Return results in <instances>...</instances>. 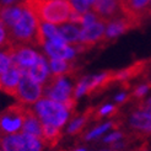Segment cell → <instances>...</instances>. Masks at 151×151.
Segmentation results:
<instances>
[{"mask_svg": "<svg viewBox=\"0 0 151 151\" xmlns=\"http://www.w3.org/2000/svg\"><path fill=\"white\" fill-rule=\"evenodd\" d=\"M106 24H103L102 21H96L92 25L82 27L81 29V37H80V42L84 46H86L88 49L92 48L96 43L102 42L104 40V35H106Z\"/></svg>", "mask_w": 151, "mask_h": 151, "instance_id": "9c48e42d", "label": "cell"}, {"mask_svg": "<svg viewBox=\"0 0 151 151\" xmlns=\"http://www.w3.org/2000/svg\"><path fill=\"white\" fill-rule=\"evenodd\" d=\"M16 0H1V5H10V4H14Z\"/></svg>", "mask_w": 151, "mask_h": 151, "instance_id": "4dcf8cb0", "label": "cell"}, {"mask_svg": "<svg viewBox=\"0 0 151 151\" xmlns=\"http://www.w3.org/2000/svg\"><path fill=\"white\" fill-rule=\"evenodd\" d=\"M26 112L27 106L19 102L0 113V139L6 135L19 134L22 132Z\"/></svg>", "mask_w": 151, "mask_h": 151, "instance_id": "277c9868", "label": "cell"}, {"mask_svg": "<svg viewBox=\"0 0 151 151\" xmlns=\"http://www.w3.org/2000/svg\"><path fill=\"white\" fill-rule=\"evenodd\" d=\"M95 112H96V108H93V107L87 108L81 116H79L78 118H75L70 123L69 128H68V133H69L70 135L80 134L82 130H84V128L86 127V124L93 118Z\"/></svg>", "mask_w": 151, "mask_h": 151, "instance_id": "e0dca14e", "label": "cell"}, {"mask_svg": "<svg viewBox=\"0 0 151 151\" xmlns=\"http://www.w3.org/2000/svg\"><path fill=\"white\" fill-rule=\"evenodd\" d=\"M43 49L49 59H62V60H71L75 57L74 47H69L68 44H58L52 41H47L43 46Z\"/></svg>", "mask_w": 151, "mask_h": 151, "instance_id": "7c38bea8", "label": "cell"}, {"mask_svg": "<svg viewBox=\"0 0 151 151\" xmlns=\"http://www.w3.org/2000/svg\"><path fill=\"white\" fill-rule=\"evenodd\" d=\"M118 1H119V6H120V5L125 4V3H127V0H118Z\"/></svg>", "mask_w": 151, "mask_h": 151, "instance_id": "1f68e13d", "label": "cell"}, {"mask_svg": "<svg viewBox=\"0 0 151 151\" xmlns=\"http://www.w3.org/2000/svg\"><path fill=\"white\" fill-rule=\"evenodd\" d=\"M3 151H25L24 144H22L21 133L6 135L1 139Z\"/></svg>", "mask_w": 151, "mask_h": 151, "instance_id": "ffe728a7", "label": "cell"}, {"mask_svg": "<svg viewBox=\"0 0 151 151\" xmlns=\"http://www.w3.org/2000/svg\"><path fill=\"white\" fill-rule=\"evenodd\" d=\"M21 138L25 151H42L43 142L40 138L28 133H21Z\"/></svg>", "mask_w": 151, "mask_h": 151, "instance_id": "44dd1931", "label": "cell"}, {"mask_svg": "<svg viewBox=\"0 0 151 151\" xmlns=\"http://www.w3.org/2000/svg\"><path fill=\"white\" fill-rule=\"evenodd\" d=\"M146 68V62H137L132 64L130 66L125 68V69H122L120 71H117L114 75V80L116 81H120V82H127L134 78L139 76V75L145 70Z\"/></svg>", "mask_w": 151, "mask_h": 151, "instance_id": "2e32d148", "label": "cell"}, {"mask_svg": "<svg viewBox=\"0 0 151 151\" xmlns=\"http://www.w3.org/2000/svg\"><path fill=\"white\" fill-rule=\"evenodd\" d=\"M35 111L42 123H49L58 128H62L69 118V111L65 108L63 103L53 101L47 97L36 103Z\"/></svg>", "mask_w": 151, "mask_h": 151, "instance_id": "3957f363", "label": "cell"}, {"mask_svg": "<svg viewBox=\"0 0 151 151\" xmlns=\"http://www.w3.org/2000/svg\"><path fill=\"white\" fill-rule=\"evenodd\" d=\"M49 66H50V73L55 75H70L71 73L76 71L71 63V60H62V59H50L49 60Z\"/></svg>", "mask_w": 151, "mask_h": 151, "instance_id": "ac0fdd59", "label": "cell"}, {"mask_svg": "<svg viewBox=\"0 0 151 151\" xmlns=\"http://www.w3.org/2000/svg\"><path fill=\"white\" fill-rule=\"evenodd\" d=\"M109 128H113V122H108V123H104L100 127H97L95 128L93 130L90 132L86 137H85V140H91V139H95L97 137H100L101 134H103L107 129H109Z\"/></svg>", "mask_w": 151, "mask_h": 151, "instance_id": "cb8c5ba5", "label": "cell"}, {"mask_svg": "<svg viewBox=\"0 0 151 151\" xmlns=\"http://www.w3.org/2000/svg\"><path fill=\"white\" fill-rule=\"evenodd\" d=\"M0 146H1V139H0Z\"/></svg>", "mask_w": 151, "mask_h": 151, "instance_id": "d590c367", "label": "cell"}, {"mask_svg": "<svg viewBox=\"0 0 151 151\" xmlns=\"http://www.w3.org/2000/svg\"><path fill=\"white\" fill-rule=\"evenodd\" d=\"M43 86V96L59 103H65L74 96V87L63 75L52 74L48 76Z\"/></svg>", "mask_w": 151, "mask_h": 151, "instance_id": "5b68a950", "label": "cell"}, {"mask_svg": "<svg viewBox=\"0 0 151 151\" xmlns=\"http://www.w3.org/2000/svg\"><path fill=\"white\" fill-rule=\"evenodd\" d=\"M62 139V130L60 128L49 124V123H42V142L43 145L48 147H55L58 142Z\"/></svg>", "mask_w": 151, "mask_h": 151, "instance_id": "9a60e30c", "label": "cell"}, {"mask_svg": "<svg viewBox=\"0 0 151 151\" xmlns=\"http://www.w3.org/2000/svg\"><path fill=\"white\" fill-rule=\"evenodd\" d=\"M149 132H151V127H150V130H149Z\"/></svg>", "mask_w": 151, "mask_h": 151, "instance_id": "8d00e7d4", "label": "cell"}, {"mask_svg": "<svg viewBox=\"0 0 151 151\" xmlns=\"http://www.w3.org/2000/svg\"><path fill=\"white\" fill-rule=\"evenodd\" d=\"M41 22L63 25L75 11L69 0H24Z\"/></svg>", "mask_w": 151, "mask_h": 151, "instance_id": "7a4b0ae2", "label": "cell"}, {"mask_svg": "<svg viewBox=\"0 0 151 151\" xmlns=\"http://www.w3.org/2000/svg\"><path fill=\"white\" fill-rule=\"evenodd\" d=\"M86 1H88V3H90V4H91V5H92V3H93V1H95V0H86Z\"/></svg>", "mask_w": 151, "mask_h": 151, "instance_id": "836d02e7", "label": "cell"}, {"mask_svg": "<svg viewBox=\"0 0 151 151\" xmlns=\"http://www.w3.org/2000/svg\"><path fill=\"white\" fill-rule=\"evenodd\" d=\"M149 88H150V84H145V85H141V86H139L137 90L134 91V93H133V96L135 97V99H141L142 96H144L147 91H149Z\"/></svg>", "mask_w": 151, "mask_h": 151, "instance_id": "4316f807", "label": "cell"}, {"mask_svg": "<svg viewBox=\"0 0 151 151\" xmlns=\"http://www.w3.org/2000/svg\"><path fill=\"white\" fill-rule=\"evenodd\" d=\"M125 99H128V95L120 93V95H118V96L116 97V101H117V102H123V101H125Z\"/></svg>", "mask_w": 151, "mask_h": 151, "instance_id": "f546056e", "label": "cell"}, {"mask_svg": "<svg viewBox=\"0 0 151 151\" xmlns=\"http://www.w3.org/2000/svg\"><path fill=\"white\" fill-rule=\"evenodd\" d=\"M28 75L35 81L40 82L41 85H43L44 82L47 81V79L50 75V73H49V69H48L46 58H44L42 54H40L38 59H37V62L28 69Z\"/></svg>", "mask_w": 151, "mask_h": 151, "instance_id": "5bb4252c", "label": "cell"}, {"mask_svg": "<svg viewBox=\"0 0 151 151\" xmlns=\"http://www.w3.org/2000/svg\"><path fill=\"white\" fill-rule=\"evenodd\" d=\"M10 46H12V43L9 38V33H7V29L5 27V25L3 24V21L0 20V49H6Z\"/></svg>", "mask_w": 151, "mask_h": 151, "instance_id": "603a6c76", "label": "cell"}, {"mask_svg": "<svg viewBox=\"0 0 151 151\" xmlns=\"http://www.w3.org/2000/svg\"><path fill=\"white\" fill-rule=\"evenodd\" d=\"M123 137H124L123 133L116 132V133L108 135V137H106V138L103 139V141H104V142H113V141H117V140H119V139H122Z\"/></svg>", "mask_w": 151, "mask_h": 151, "instance_id": "83f0119b", "label": "cell"}, {"mask_svg": "<svg viewBox=\"0 0 151 151\" xmlns=\"http://www.w3.org/2000/svg\"><path fill=\"white\" fill-rule=\"evenodd\" d=\"M91 11L106 25L123 16L118 0H95L91 5Z\"/></svg>", "mask_w": 151, "mask_h": 151, "instance_id": "ba28073f", "label": "cell"}, {"mask_svg": "<svg viewBox=\"0 0 151 151\" xmlns=\"http://www.w3.org/2000/svg\"><path fill=\"white\" fill-rule=\"evenodd\" d=\"M74 151H85V149H76V150H74Z\"/></svg>", "mask_w": 151, "mask_h": 151, "instance_id": "d6a6232c", "label": "cell"}, {"mask_svg": "<svg viewBox=\"0 0 151 151\" xmlns=\"http://www.w3.org/2000/svg\"><path fill=\"white\" fill-rule=\"evenodd\" d=\"M7 33H9V38L12 44L43 47L47 42V38L44 37L42 31L41 21L29 10L25 1L21 17L10 29H7Z\"/></svg>", "mask_w": 151, "mask_h": 151, "instance_id": "6da1fadb", "label": "cell"}, {"mask_svg": "<svg viewBox=\"0 0 151 151\" xmlns=\"http://www.w3.org/2000/svg\"><path fill=\"white\" fill-rule=\"evenodd\" d=\"M138 26L134 24L133 21H130L129 19H127L125 16H120L116 20L111 21L109 24H107L106 27V35H104V40L103 41H109L113 40L116 37L123 35L124 32L129 31L132 28H137Z\"/></svg>", "mask_w": 151, "mask_h": 151, "instance_id": "8fae6325", "label": "cell"}, {"mask_svg": "<svg viewBox=\"0 0 151 151\" xmlns=\"http://www.w3.org/2000/svg\"><path fill=\"white\" fill-rule=\"evenodd\" d=\"M42 96L43 86L40 82L35 81L28 74L22 75L15 99L22 104H33L38 102Z\"/></svg>", "mask_w": 151, "mask_h": 151, "instance_id": "52a82bcc", "label": "cell"}, {"mask_svg": "<svg viewBox=\"0 0 151 151\" xmlns=\"http://www.w3.org/2000/svg\"><path fill=\"white\" fill-rule=\"evenodd\" d=\"M1 151H3V150H1Z\"/></svg>", "mask_w": 151, "mask_h": 151, "instance_id": "74e56055", "label": "cell"}, {"mask_svg": "<svg viewBox=\"0 0 151 151\" xmlns=\"http://www.w3.org/2000/svg\"><path fill=\"white\" fill-rule=\"evenodd\" d=\"M21 133H28V134H32L35 137L42 139V122L40 117L37 116L36 111L29 107H27L26 117L24 120Z\"/></svg>", "mask_w": 151, "mask_h": 151, "instance_id": "4fadbf2b", "label": "cell"}, {"mask_svg": "<svg viewBox=\"0 0 151 151\" xmlns=\"http://www.w3.org/2000/svg\"><path fill=\"white\" fill-rule=\"evenodd\" d=\"M133 151H151V150L149 149V146H147L146 142H144L142 145H140V146H139V147H137V149H134Z\"/></svg>", "mask_w": 151, "mask_h": 151, "instance_id": "f1b7e54d", "label": "cell"}, {"mask_svg": "<svg viewBox=\"0 0 151 151\" xmlns=\"http://www.w3.org/2000/svg\"><path fill=\"white\" fill-rule=\"evenodd\" d=\"M74 10L79 14H85L90 11V3L86 0H69Z\"/></svg>", "mask_w": 151, "mask_h": 151, "instance_id": "d4e9b609", "label": "cell"}, {"mask_svg": "<svg viewBox=\"0 0 151 151\" xmlns=\"http://www.w3.org/2000/svg\"><path fill=\"white\" fill-rule=\"evenodd\" d=\"M21 76H22V74L19 68L15 65H11L9 68V70H6L0 76V91L15 97Z\"/></svg>", "mask_w": 151, "mask_h": 151, "instance_id": "30bf717a", "label": "cell"}, {"mask_svg": "<svg viewBox=\"0 0 151 151\" xmlns=\"http://www.w3.org/2000/svg\"><path fill=\"white\" fill-rule=\"evenodd\" d=\"M147 103H149V104H151V99L149 100V102H147Z\"/></svg>", "mask_w": 151, "mask_h": 151, "instance_id": "e575fe53", "label": "cell"}, {"mask_svg": "<svg viewBox=\"0 0 151 151\" xmlns=\"http://www.w3.org/2000/svg\"><path fill=\"white\" fill-rule=\"evenodd\" d=\"M118 113V108L116 106H112V104H106L103 107H101L100 109H96L95 114H93V120H100L102 117L104 116H109V117H113L114 114Z\"/></svg>", "mask_w": 151, "mask_h": 151, "instance_id": "7402d4cb", "label": "cell"}, {"mask_svg": "<svg viewBox=\"0 0 151 151\" xmlns=\"http://www.w3.org/2000/svg\"><path fill=\"white\" fill-rule=\"evenodd\" d=\"M59 33L62 35L64 41L68 44H75L80 42V37H81V29L80 27L75 26V25H64L58 27Z\"/></svg>", "mask_w": 151, "mask_h": 151, "instance_id": "d6986e66", "label": "cell"}, {"mask_svg": "<svg viewBox=\"0 0 151 151\" xmlns=\"http://www.w3.org/2000/svg\"><path fill=\"white\" fill-rule=\"evenodd\" d=\"M11 65H12V60H11L10 55L5 52L0 53V76H1L6 70H9V68Z\"/></svg>", "mask_w": 151, "mask_h": 151, "instance_id": "484cf974", "label": "cell"}, {"mask_svg": "<svg viewBox=\"0 0 151 151\" xmlns=\"http://www.w3.org/2000/svg\"><path fill=\"white\" fill-rule=\"evenodd\" d=\"M4 52L10 55L12 65L17 66L22 75L28 74V69L37 62L40 57L38 53H36L31 47L25 44H12Z\"/></svg>", "mask_w": 151, "mask_h": 151, "instance_id": "8992f818", "label": "cell"}]
</instances>
